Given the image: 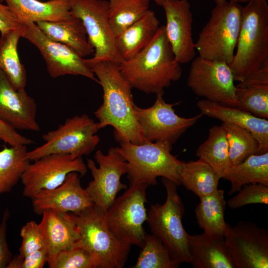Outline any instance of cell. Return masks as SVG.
Segmentation results:
<instances>
[{"mask_svg": "<svg viewBox=\"0 0 268 268\" xmlns=\"http://www.w3.org/2000/svg\"><path fill=\"white\" fill-rule=\"evenodd\" d=\"M85 62L98 79L103 91L102 105L94 112L100 129L114 128L115 139L139 144L144 139L135 112L132 86L122 76L119 64L103 61Z\"/></svg>", "mask_w": 268, "mask_h": 268, "instance_id": "6da1fadb", "label": "cell"}, {"mask_svg": "<svg viewBox=\"0 0 268 268\" xmlns=\"http://www.w3.org/2000/svg\"><path fill=\"white\" fill-rule=\"evenodd\" d=\"M122 76L132 88L146 94H164L165 88L181 77L180 64L175 60L164 25L136 55L119 64Z\"/></svg>", "mask_w": 268, "mask_h": 268, "instance_id": "7a4b0ae2", "label": "cell"}, {"mask_svg": "<svg viewBox=\"0 0 268 268\" xmlns=\"http://www.w3.org/2000/svg\"><path fill=\"white\" fill-rule=\"evenodd\" d=\"M268 64V4L254 1L242 6L241 23L232 62L235 81L241 82Z\"/></svg>", "mask_w": 268, "mask_h": 268, "instance_id": "3957f363", "label": "cell"}, {"mask_svg": "<svg viewBox=\"0 0 268 268\" xmlns=\"http://www.w3.org/2000/svg\"><path fill=\"white\" fill-rule=\"evenodd\" d=\"M119 143L115 149L126 161L130 186L156 185L158 177L168 179L178 186L180 185L178 169L181 161L171 153L172 146L147 140L139 144L129 141Z\"/></svg>", "mask_w": 268, "mask_h": 268, "instance_id": "277c9868", "label": "cell"}, {"mask_svg": "<svg viewBox=\"0 0 268 268\" xmlns=\"http://www.w3.org/2000/svg\"><path fill=\"white\" fill-rule=\"evenodd\" d=\"M209 18L195 43L199 56L229 64L235 53L242 6L228 0H214Z\"/></svg>", "mask_w": 268, "mask_h": 268, "instance_id": "5b68a950", "label": "cell"}, {"mask_svg": "<svg viewBox=\"0 0 268 268\" xmlns=\"http://www.w3.org/2000/svg\"><path fill=\"white\" fill-rule=\"evenodd\" d=\"M161 181L166 192L163 204L151 205L146 221L151 232L168 250L171 258L179 264L190 263L188 251L189 235L185 230L182 218L185 207L178 193V186L164 178Z\"/></svg>", "mask_w": 268, "mask_h": 268, "instance_id": "8992f818", "label": "cell"}, {"mask_svg": "<svg viewBox=\"0 0 268 268\" xmlns=\"http://www.w3.org/2000/svg\"><path fill=\"white\" fill-rule=\"evenodd\" d=\"M73 214L79 234L75 246L88 251L97 268H122L132 245L119 240L109 231L104 221V214L94 204Z\"/></svg>", "mask_w": 268, "mask_h": 268, "instance_id": "52a82bcc", "label": "cell"}, {"mask_svg": "<svg viewBox=\"0 0 268 268\" xmlns=\"http://www.w3.org/2000/svg\"><path fill=\"white\" fill-rule=\"evenodd\" d=\"M100 130L98 122L86 114L68 118L57 129L44 134V143L28 151L26 157L33 161L52 153L68 154L75 158L87 155L99 143L96 134Z\"/></svg>", "mask_w": 268, "mask_h": 268, "instance_id": "ba28073f", "label": "cell"}, {"mask_svg": "<svg viewBox=\"0 0 268 268\" xmlns=\"http://www.w3.org/2000/svg\"><path fill=\"white\" fill-rule=\"evenodd\" d=\"M148 186L145 184L130 186L103 215L105 225L118 239L140 248L146 234L143 224L147 219L144 204L147 202Z\"/></svg>", "mask_w": 268, "mask_h": 268, "instance_id": "9c48e42d", "label": "cell"}, {"mask_svg": "<svg viewBox=\"0 0 268 268\" xmlns=\"http://www.w3.org/2000/svg\"><path fill=\"white\" fill-rule=\"evenodd\" d=\"M72 15L79 18L93 48L91 62L107 61L117 64L124 61L117 45L116 36L109 21L108 1L106 0H68Z\"/></svg>", "mask_w": 268, "mask_h": 268, "instance_id": "30bf717a", "label": "cell"}, {"mask_svg": "<svg viewBox=\"0 0 268 268\" xmlns=\"http://www.w3.org/2000/svg\"><path fill=\"white\" fill-rule=\"evenodd\" d=\"M235 81L226 63L199 56L191 61L187 85L195 95L204 99L237 107Z\"/></svg>", "mask_w": 268, "mask_h": 268, "instance_id": "8fae6325", "label": "cell"}, {"mask_svg": "<svg viewBox=\"0 0 268 268\" xmlns=\"http://www.w3.org/2000/svg\"><path fill=\"white\" fill-rule=\"evenodd\" d=\"M163 94L156 95L154 104L142 108L134 106V112L146 140L165 143L172 146L181 135L203 116L201 113L191 118H184L175 113L173 106L179 102H165Z\"/></svg>", "mask_w": 268, "mask_h": 268, "instance_id": "7c38bea8", "label": "cell"}, {"mask_svg": "<svg viewBox=\"0 0 268 268\" xmlns=\"http://www.w3.org/2000/svg\"><path fill=\"white\" fill-rule=\"evenodd\" d=\"M94 158L98 167L91 159H87V167L93 180L85 189L94 204L105 214L117 194L127 189V185L121 182V177L127 173L126 161L115 147H111L106 154L97 150Z\"/></svg>", "mask_w": 268, "mask_h": 268, "instance_id": "4fadbf2b", "label": "cell"}, {"mask_svg": "<svg viewBox=\"0 0 268 268\" xmlns=\"http://www.w3.org/2000/svg\"><path fill=\"white\" fill-rule=\"evenodd\" d=\"M22 37L39 50L51 77L81 75L99 83L84 58L67 46L50 39L36 23H24Z\"/></svg>", "mask_w": 268, "mask_h": 268, "instance_id": "5bb4252c", "label": "cell"}, {"mask_svg": "<svg viewBox=\"0 0 268 268\" xmlns=\"http://www.w3.org/2000/svg\"><path fill=\"white\" fill-rule=\"evenodd\" d=\"M87 166L82 157L70 154L52 153L33 161L27 165L21 181L23 195L31 198L42 190L55 189L64 182L67 174L78 173L80 177L86 173Z\"/></svg>", "mask_w": 268, "mask_h": 268, "instance_id": "9a60e30c", "label": "cell"}, {"mask_svg": "<svg viewBox=\"0 0 268 268\" xmlns=\"http://www.w3.org/2000/svg\"><path fill=\"white\" fill-rule=\"evenodd\" d=\"M234 268H268V231L255 223L241 221L224 236Z\"/></svg>", "mask_w": 268, "mask_h": 268, "instance_id": "2e32d148", "label": "cell"}, {"mask_svg": "<svg viewBox=\"0 0 268 268\" xmlns=\"http://www.w3.org/2000/svg\"><path fill=\"white\" fill-rule=\"evenodd\" d=\"M162 7L166 17L165 31L175 60L180 64L191 62L196 50L193 38V14L188 0H169Z\"/></svg>", "mask_w": 268, "mask_h": 268, "instance_id": "e0dca14e", "label": "cell"}, {"mask_svg": "<svg viewBox=\"0 0 268 268\" xmlns=\"http://www.w3.org/2000/svg\"><path fill=\"white\" fill-rule=\"evenodd\" d=\"M79 174L72 172L64 182L51 190H42L30 198L33 211L38 215L49 210L77 214L94 205L80 185Z\"/></svg>", "mask_w": 268, "mask_h": 268, "instance_id": "ac0fdd59", "label": "cell"}, {"mask_svg": "<svg viewBox=\"0 0 268 268\" xmlns=\"http://www.w3.org/2000/svg\"><path fill=\"white\" fill-rule=\"evenodd\" d=\"M37 104L25 90H16L0 68V119L17 130L38 132Z\"/></svg>", "mask_w": 268, "mask_h": 268, "instance_id": "d6986e66", "label": "cell"}, {"mask_svg": "<svg viewBox=\"0 0 268 268\" xmlns=\"http://www.w3.org/2000/svg\"><path fill=\"white\" fill-rule=\"evenodd\" d=\"M197 105L202 115L248 130L259 141V154L268 152V119L256 117L236 107L223 105L204 99L199 100Z\"/></svg>", "mask_w": 268, "mask_h": 268, "instance_id": "ffe728a7", "label": "cell"}, {"mask_svg": "<svg viewBox=\"0 0 268 268\" xmlns=\"http://www.w3.org/2000/svg\"><path fill=\"white\" fill-rule=\"evenodd\" d=\"M188 246L194 268H234L223 236L205 232L189 235Z\"/></svg>", "mask_w": 268, "mask_h": 268, "instance_id": "44dd1931", "label": "cell"}, {"mask_svg": "<svg viewBox=\"0 0 268 268\" xmlns=\"http://www.w3.org/2000/svg\"><path fill=\"white\" fill-rule=\"evenodd\" d=\"M42 215L40 224L49 255L76 246L79 234L73 213L49 210Z\"/></svg>", "mask_w": 268, "mask_h": 268, "instance_id": "7402d4cb", "label": "cell"}, {"mask_svg": "<svg viewBox=\"0 0 268 268\" xmlns=\"http://www.w3.org/2000/svg\"><path fill=\"white\" fill-rule=\"evenodd\" d=\"M22 23L66 20L71 16L68 0H4Z\"/></svg>", "mask_w": 268, "mask_h": 268, "instance_id": "603a6c76", "label": "cell"}, {"mask_svg": "<svg viewBox=\"0 0 268 268\" xmlns=\"http://www.w3.org/2000/svg\"><path fill=\"white\" fill-rule=\"evenodd\" d=\"M36 24L50 39L67 46L82 57L94 54L84 26L79 18L71 15L66 20Z\"/></svg>", "mask_w": 268, "mask_h": 268, "instance_id": "cb8c5ba5", "label": "cell"}, {"mask_svg": "<svg viewBox=\"0 0 268 268\" xmlns=\"http://www.w3.org/2000/svg\"><path fill=\"white\" fill-rule=\"evenodd\" d=\"M160 26L155 13L149 9L139 19L116 37L118 50L124 60L132 59L146 47Z\"/></svg>", "mask_w": 268, "mask_h": 268, "instance_id": "d4e9b609", "label": "cell"}, {"mask_svg": "<svg viewBox=\"0 0 268 268\" xmlns=\"http://www.w3.org/2000/svg\"><path fill=\"white\" fill-rule=\"evenodd\" d=\"M200 198L195 209L197 222L204 232L225 236L230 225L224 219L226 201L223 190L217 189Z\"/></svg>", "mask_w": 268, "mask_h": 268, "instance_id": "484cf974", "label": "cell"}, {"mask_svg": "<svg viewBox=\"0 0 268 268\" xmlns=\"http://www.w3.org/2000/svg\"><path fill=\"white\" fill-rule=\"evenodd\" d=\"M222 178L231 184L229 195L248 184L261 183L268 186V152L251 155L242 162L232 165Z\"/></svg>", "mask_w": 268, "mask_h": 268, "instance_id": "4316f807", "label": "cell"}, {"mask_svg": "<svg viewBox=\"0 0 268 268\" xmlns=\"http://www.w3.org/2000/svg\"><path fill=\"white\" fill-rule=\"evenodd\" d=\"M178 176L180 185L199 198L218 189L220 178L210 166L201 159L181 161Z\"/></svg>", "mask_w": 268, "mask_h": 268, "instance_id": "83f0119b", "label": "cell"}, {"mask_svg": "<svg viewBox=\"0 0 268 268\" xmlns=\"http://www.w3.org/2000/svg\"><path fill=\"white\" fill-rule=\"evenodd\" d=\"M23 29V27L11 30L0 37V68L16 90H25L27 83L26 71L17 52V45L22 37Z\"/></svg>", "mask_w": 268, "mask_h": 268, "instance_id": "f1b7e54d", "label": "cell"}, {"mask_svg": "<svg viewBox=\"0 0 268 268\" xmlns=\"http://www.w3.org/2000/svg\"><path fill=\"white\" fill-rule=\"evenodd\" d=\"M196 156L207 164L220 179L232 165L230 160L226 131L222 125L209 130L207 138L198 148Z\"/></svg>", "mask_w": 268, "mask_h": 268, "instance_id": "f546056e", "label": "cell"}, {"mask_svg": "<svg viewBox=\"0 0 268 268\" xmlns=\"http://www.w3.org/2000/svg\"><path fill=\"white\" fill-rule=\"evenodd\" d=\"M27 146L5 147L0 151V195L10 191L21 179L30 161Z\"/></svg>", "mask_w": 268, "mask_h": 268, "instance_id": "4dcf8cb0", "label": "cell"}, {"mask_svg": "<svg viewBox=\"0 0 268 268\" xmlns=\"http://www.w3.org/2000/svg\"><path fill=\"white\" fill-rule=\"evenodd\" d=\"M108 1L109 23L116 37L149 10V0H108Z\"/></svg>", "mask_w": 268, "mask_h": 268, "instance_id": "1f68e13d", "label": "cell"}, {"mask_svg": "<svg viewBox=\"0 0 268 268\" xmlns=\"http://www.w3.org/2000/svg\"><path fill=\"white\" fill-rule=\"evenodd\" d=\"M232 165H237L251 155L259 154V143L248 130L235 125L223 123Z\"/></svg>", "mask_w": 268, "mask_h": 268, "instance_id": "d6a6232c", "label": "cell"}, {"mask_svg": "<svg viewBox=\"0 0 268 268\" xmlns=\"http://www.w3.org/2000/svg\"><path fill=\"white\" fill-rule=\"evenodd\" d=\"M135 264L133 268H177L180 264L174 260L163 244L154 235L145 234Z\"/></svg>", "mask_w": 268, "mask_h": 268, "instance_id": "836d02e7", "label": "cell"}, {"mask_svg": "<svg viewBox=\"0 0 268 268\" xmlns=\"http://www.w3.org/2000/svg\"><path fill=\"white\" fill-rule=\"evenodd\" d=\"M236 95L238 108L256 117L268 118V84L237 85Z\"/></svg>", "mask_w": 268, "mask_h": 268, "instance_id": "e575fe53", "label": "cell"}, {"mask_svg": "<svg viewBox=\"0 0 268 268\" xmlns=\"http://www.w3.org/2000/svg\"><path fill=\"white\" fill-rule=\"evenodd\" d=\"M47 263L50 268H97L90 253L78 246L49 255Z\"/></svg>", "mask_w": 268, "mask_h": 268, "instance_id": "d590c367", "label": "cell"}, {"mask_svg": "<svg viewBox=\"0 0 268 268\" xmlns=\"http://www.w3.org/2000/svg\"><path fill=\"white\" fill-rule=\"evenodd\" d=\"M238 192L226 202L231 209L239 208L249 204H268V186L264 184H246Z\"/></svg>", "mask_w": 268, "mask_h": 268, "instance_id": "8d00e7d4", "label": "cell"}, {"mask_svg": "<svg viewBox=\"0 0 268 268\" xmlns=\"http://www.w3.org/2000/svg\"><path fill=\"white\" fill-rule=\"evenodd\" d=\"M22 243L19 256L25 257L43 248H47L45 237L40 224L35 221L27 222L20 233Z\"/></svg>", "mask_w": 268, "mask_h": 268, "instance_id": "74e56055", "label": "cell"}, {"mask_svg": "<svg viewBox=\"0 0 268 268\" xmlns=\"http://www.w3.org/2000/svg\"><path fill=\"white\" fill-rule=\"evenodd\" d=\"M48 256L46 247L24 257L17 255L12 259L6 268H42L47 263Z\"/></svg>", "mask_w": 268, "mask_h": 268, "instance_id": "f35d334b", "label": "cell"}, {"mask_svg": "<svg viewBox=\"0 0 268 268\" xmlns=\"http://www.w3.org/2000/svg\"><path fill=\"white\" fill-rule=\"evenodd\" d=\"M0 139L10 146H27L34 143L33 140L20 134L17 130L0 119Z\"/></svg>", "mask_w": 268, "mask_h": 268, "instance_id": "ab89813d", "label": "cell"}, {"mask_svg": "<svg viewBox=\"0 0 268 268\" xmlns=\"http://www.w3.org/2000/svg\"><path fill=\"white\" fill-rule=\"evenodd\" d=\"M24 23L20 22L7 5L0 1V32L1 35L9 31L21 29Z\"/></svg>", "mask_w": 268, "mask_h": 268, "instance_id": "60d3db41", "label": "cell"}, {"mask_svg": "<svg viewBox=\"0 0 268 268\" xmlns=\"http://www.w3.org/2000/svg\"><path fill=\"white\" fill-rule=\"evenodd\" d=\"M9 212L6 210L4 211L0 225V268H6L12 259L6 241L7 220Z\"/></svg>", "mask_w": 268, "mask_h": 268, "instance_id": "b9f144b4", "label": "cell"}, {"mask_svg": "<svg viewBox=\"0 0 268 268\" xmlns=\"http://www.w3.org/2000/svg\"><path fill=\"white\" fill-rule=\"evenodd\" d=\"M251 83L268 84V64L248 76L243 81L239 82L238 85H244Z\"/></svg>", "mask_w": 268, "mask_h": 268, "instance_id": "7bdbcfd3", "label": "cell"}, {"mask_svg": "<svg viewBox=\"0 0 268 268\" xmlns=\"http://www.w3.org/2000/svg\"><path fill=\"white\" fill-rule=\"evenodd\" d=\"M230 1L237 3H248L251 1H268V0H229Z\"/></svg>", "mask_w": 268, "mask_h": 268, "instance_id": "ee69618b", "label": "cell"}, {"mask_svg": "<svg viewBox=\"0 0 268 268\" xmlns=\"http://www.w3.org/2000/svg\"><path fill=\"white\" fill-rule=\"evenodd\" d=\"M155 3L159 6H162V4L169 0H153Z\"/></svg>", "mask_w": 268, "mask_h": 268, "instance_id": "f6af8a7d", "label": "cell"}, {"mask_svg": "<svg viewBox=\"0 0 268 268\" xmlns=\"http://www.w3.org/2000/svg\"><path fill=\"white\" fill-rule=\"evenodd\" d=\"M3 1H4V0H0V1L1 2H3Z\"/></svg>", "mask_w": 268, "mask_h": 268, "instance_id": "bcb514c9", "label": "cell"}]
</instances>
